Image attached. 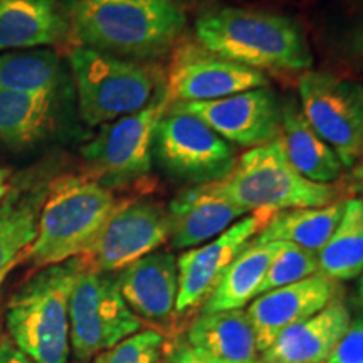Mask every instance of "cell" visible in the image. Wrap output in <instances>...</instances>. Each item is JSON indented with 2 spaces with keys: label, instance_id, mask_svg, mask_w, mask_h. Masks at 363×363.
Returning <instances> with one entry per match:
<instances>
[{
  "label": "cell",
  "instance_id": "26",
  "mask_svg": "<svg viewBox=\"0 0 363 363\" xmlns=\"http://www.w3.org/2000/svg\"><path fill=\"white\" fill-rule=\"evenodd\" d=\"M62 61L48 48L0 52V91L26 94L61 93Z\"/></svg>",
  "mask_w": 363,
  "mask_h": 363
},
{
  "label": "cell",
  "instance_id": "28",
  "mask_svg": "<svg viewBox=\"0 0 363 363\" xmlns=\"http://www.w3.org/2000/svg\"><path fill=\"white\" fill-rule=\"evenodd\" d=\"M316 272H320L316 254L294 246V244L281 242L279 251L272 259L269 269L266 272V278L262 281L259 294L298 283V281L310 278Z\"/></svg>",
  "mask_w": 363,
  "mask_h": 363
},
{
  "label": "cell",
  "instance_id": "29",
  "mask_svg": "<svg viewBox=\"0 0 363 363\" xmlns=\"http://www.w3.org/2000/svg\"><path fill=\"white\" fill-rule=\"evenodd\" d=\"M165 335L155 328H142L110 350L99 353L93 363H160Z\"/></svg>",
  "mask_w": 363,
  "mask_h": 363
},
{
  "label": "cell",
  "instance_id": "1",
  "mask_svg": "<svg viewBox=\"0 0 363 363\" xmlns=\"http://www.w3.org/2000/svg\"><path fill=\"white\" fill-rule=\"evenodd\" d=\"M69 38L81 48L145 61L179 43L187 17L175 0H61Z\"/></svg>",
  "mask_w": 363,
  "mask_h": 363
},
{
  "label": "cell",
  "instance_id": "19",
  "mask_svg": "<svg viewBox=\"0 0 363 363\" xmlns=\"http://www.w3.org/2000/svg\"><path fill=\"white\" fill-rule=\"evenodd\" d=\"M51 180L43 172L29 170L12 179L11 190L0 206V271L26 259L38 235L43 203Z\"/></svg>",
  "mask_w": 363,
  "mask_h": 363
},
{
  "label": "cell",
  "instance_id": "3",
  "mask_svg": "<svg viewBox=\"0 0 363 363\" xmlns=\"http://www.w3.org/2000/svg\"><path fill=\"white\" fill-rule=\"evenodd\" d=\"M118 206L111 189L93 175L52 179L24 261L40 269L84 256Z\"/></svg>",
  "mask_w": 363,
  "mask_h": 363
},
{
  "label": "cell",
  "instance_id": "6",
  "mask_svg": "<svg viewBox=\"0 0 363 363\" xmlns=\"http://www.w3.org/2000/svg\"><path fill=\"white\" fill-rule=\"evenodd\" d=\"M69 65L79 116L89 126H103L142 111L165 91L163 76L153 66L89 48H72Z\"/></svg>",
  "mask_w": 363,
  "mask_h": 363
},
{
  "label": "cell",
  "instance_id": "34",
  "mask_svg": "<svg viewBox=\"0 0 363 363\" xmlns=\"http://www.w3.org/2000/svg\"><path fill=\"white\" fill-rule=\"evenodd\" d=\"M353 51H355L358 56L363 57V17L360 21V26H358L355 40H353Z\"/></svg>",
  "mask_w": 363,
  "mask_h": 363
},
{
  "label": "cell",
  "instance_id": "21",
  "mask_svg": "<svg viewBox=\"0 0 363 363\" xmlns=\"http://www.w3.org/2000/svg\"><path fill=\"white\" fill-rule=\"evenodd\" d=\"M59 94H26L0 91V148L24 153L54 135Z\"/></svg>",
  "mask_w": 363,
  "mask_h": 363
},
{
  "label": "cell",
  "instance_id": "16",
  "mask_svg": "<svg viewBox=\"0 0 363 363\" xmlns=\"http://www.w3.org/2000/svg\"><path fill=\"white\" fill-rule=\"evenodd\" d=\"M116 281L130 310L165 335L179 316V267L175 254L158 249L118 272Z\"/></svg>",
  "mask_w": 363,
  "mask_h": 363
},
{
  "label": "cell",
  "instance_id": "25",
  "mask_svg": "<svg viewBox=\"0 0 363 363\" xmlns=\"http://www.w3.org/2000/svg\"><path fill=\"white\" fill-rule=\"evenodd\" d=\"M345 201L325 207L278 212L256 235L257 242H289L316 254L323 249L343 216Z\"/></svg>",
  "mask_w": 363,
  "mask_h": 363
},
{
  "label": "cell",
  "instance_id": "13",
  "mask_svg": "<svg viewBox=\"0 0 363 363\" xmlns=\"http://www.w3.org/2000/svg\"><path fill=\"white\" fill-rule=\"evenodd\" d=\"M274 214L278 212L262 211L242 217L216 239L199 247L189 249L177 257V267H179L177 315H184L206 305L230 262L264 229Z\"/></svg>",
  "mask_w": 363,
  "mask_h": 363
},
{
  "label": "cell",
  "instance_id": "35",
  "mask_svg": "<svg viewBox=\"0 0 363 363\" xmlns=\"http://www.w3.org/2000/svg\"><path fill=\"white\" fill-rule=\"evenodd\" d=\"M21 262H24V259H19V261L12 262V264H9L7 267H4V269L0 271V289H2V286H4V283H6V279L9 278V274H11V272L13 271V267L19 266Z\"/></svg>",
  "mask_w": 363,
  "mask_h": 363
},
{
  "label": "cell",
  "instance_id": "15",
  "mask_svg": "<svg viewBox=\"0 0 363 363\" xmlns=\"http://www.w3.org/2000/svg\"><path fill=\"white\" fill-rule=\"evenodd\" d=\"M338 281L316 272L298 283L254 298L246 310L257 352L264 353L279 335L320 313L338 298Z\"/></svg>",
  "mask_w": 363,
  "mask_h": 363
},
{
  "label": "cell",
  "instance_id": "18",
  "mask_svg": "<svg viewBox=\"0 0 363 363\" xmlns=\"http://www.w3.org/2000/svg\"><path fill=\"white\" fill-rule=\"evenodd\" d=\"M352 323L342 298L279 335L264 353L262 363H323Z\"/></svg>",
  "mask_w": 363,
  "mask_h": 363
},
{
  "label": "cell",
  "instance_id": "24",
  "mask_svg": "<svg viewBox=\"0 0 363 363\" xmlns=\"http://www.w3.org/2000/svg\"><path fill=\"white\" fill-rule=\"evenodd\" d=\"M279 246L281 242H257L252 239L227 267L216 291L203 305L202 313L242 310L257 298Z\"/></svg>",
  "mask_w": 363,
  "mask_h": 363
},
{
  "label": "cell",
  "instance_id": "20",
  "mask_svg": "<svg viewBox=\"0 0 363 363\" xmlns=\"http://www.w3.org/2000/svg\"><path fill=\"white\" fill-rule=\"evenodd\" d=\"M67 38L57 0H0V52L57 45Z\"/></svg>",
  "mask_w": 363,
  "mask_h": 363
},
{
  "label": "cell",
  "instance_id": "4",
  "mask_svg": "<svg viewBox=\"0 0 363 363\" xmlns=\"http://www.w3.org/2000/svg\"><path fill=\"white\" fill-rule=\"evenodd\" d=\"M83 269L81 257L40 267L9 299L6 335L35 363H69V301Z\"/></svg>",
  "mask_w": 363,
  "mask_h": 363
},
{
  "label": "cell",
  "instance_id": "10",
  "mask_svg": "<svg viewBox=\"0 0 363 363\" xmlns=\"http://www.w3.org/2000/svg\"><path fill=\"white\" fill-rule=\"evenodd\" d=\"M153 147L167 170L202 184L220 180L235 163L229 142L201 118L174 108L158 121Z\"/></svg>",
  "mask_w": 363,
  "mask_h": 363
},
{
  "label": "cell",
  "instance_id": "22",
  "mask_svg": "<svg viewBox=\"0 0 363 363\" xmlns=\"http://www.w3.org/2000/svg\"><path fill=\"white\" fill-rule=\"evenodd\" d=\"M187 343L217 363L259 360L254 331L244 310L202 313L189 328Z\"/></svg>",
  "mask_w": 363,
  "mask_h": 363
},
{
  "label": "cell",
  "instance_id": "2",
  "mask_svg": "<svg viewBox=\"0 0 363 363\" xmlns=\"http://www.w3.org/2000/svg\"><path fill=\"white\" fill-rule=\"evenodd\" d=\"M195 35L208 51L261 72H306L313 66L301 29L278 13L216 9L199 17Z\"/></svg>",
  "mask_w": 363,
  "mask_h": 363
},
{
  "label": "cell",
  "instance_id": "38",
  "mask_svg": "<svg viewBox=\"0 0 363 363\" xmlns=\"http://www.w3.org/2000/svg\"><path fill=\"white\" fill-rule=\"evenodd\" d=\"M251 363H262V362H261V358H259V360H256V362H251Z\"/></svg>",
  "mask_w": 363,
  "mask_h": 363
},
{
  "label": "cell",
  "instance_id": "30",
  "mask_svg": "<svg viewBox=\"0 0 363 363\" xmlns=\"http://www.w3.org/2000/svg\"><path fill=\"white\" fill-rule=\"evenodd\" d=\"M323 363H363V316L352 320L347 333Z\"/></svg>",
  "mask_w": 363,
  "mask_h": 363
},
{
  "label": "cell",
  "instance_id": "14",
  "mask_svg": "<svg viewBox=\"0 0 363 363\" xmlns=\"http://www.w3.org/2000/svg\"><path fill=\"white\" fill-rule=\"evenodd\" d=\"M170 108L201 118L225 142L240 147H259L279 135L281 106L267 88L249 89L214 101L177 103Z\"/></svg>",
  "mask_w": 363,
  "mask_h": 363
},
{
  "label": "cell",
  "instance_id": "8",
  "mask_svg": "<svg viewBox=\"0 0 363 363\" xmlns=\"http://www.w3.org/2000/svg\"><path fill=\"white\" fill-rule=\"evenodd\" d=\"M299 108L343 167L363 157V86L321 71H306L299 78Z\"/></svg>",
  "mask_w": 363,
  "mask_h": 363
},
{
  "label": "cell",
  "instance_id": "37",
  "mask_svg": "<svg viewBox=\"0 0 363 363\" xmlns=\"http://www.w3.org/2000/svg\"><path fill=\"white\" fill-rule=\"evenodd\" d=\"M360 190H363V167H362V172H360Z\"/></svg>",
  "mask_w": 363,
  "mask_h": 363
},
{
  "label": "cell",
  "instance_id": "9",
  "mask_svg": "<svg viewBox=\"0 0 363 363\" xmlns=\"http://www.w3.org/2000/svg\"><path fill=\"white\" fill-rule=\"evenodd\" d=\"M165 91L142 111L103 125L99 133L81 153L94 170L93 177L106 185L128 184L142 179L152 169V147L158 121L169 111Z\"/></svg>",
  "mask_w": 363,
  "mask_h": 363
},
{
  "label": "cell",
  "instance_id": "17",
  "mask_svg": "<svg viewBox=\"0 0 363 363\" xmlns=\"http://www.w3.org/2000/svg\"><path fill=\"white\" fill-rule=\"evenodd\" d=\"M246 212L227 201L214 182L180 192L169 206L170 242L175 249H194L216 239Z\"/></svg>",
  "mask_w": 363,
  "mask_h": 363
},
{
  "label": "cell",
  "instance_id": "7",
  "mask_svg": "<svg viewBox=\"0 0 363 363\" xmlns=\"http://www.w3.org/2000/svg\"><path fill=\"white\" fill-rule=\"evenodd\" d=\"M143 328L121 296L116 276L83 269L69 301V343L79 363L96 358Z\"/></svg>",
  "mask_w": 363,
  "mask_h": 363
},
{
  "label": "cell",
  "instance_id": "11",
  "mask_svg": "<svg viewBox=\"0 0 363 363\" xmlns=\"http://www.w3.org/2000/svg\"><path fill=\"white\" fill-rule=\"evenodd\" d=\"M169 239V208L150 201L120 203L81 259L86 269L113 274L158 251Z\"/></svg>",
  "mask_w": 363,
  "mask_h": 363
},
{
  "label": "cell",
  "instance_id": "32",
  "mask_svg": "<svg viewBox=\"0 0 363 363\" xmlns=\"http://www.w3.org/2000/svg\"><path fill=\"white\" fill-rule=\"evenodd\" d=\"M0 363H35L33 358L27 357L24 352L13 345L7 335L0 337Z\"/></svg>",
  "mask_w": 363,
  "mask_h": 363
},
{
  "label": "cell",
  "instance_id": "27",
  "mask_svg": "<svg viewBox=\"0 0 363 363\" xmlns=\"http://www.w3.org/2000/svg\"><path fill=\"white\" fill-rule=\"evenodd\" d=\"M318 266L320 272L338 283L363 274V199L345 201L337 229L318 252Z\"/></svg>",
  "mask_w": 363,
  "mask_h": 363
},
{
  "label": "cell",
  "instance_id": "36",
  "mask_svg": "<svg viewBox=\"0 0 363 363\" xmlns=\"http://www.w3.org/2000/svg\"><path fill=\"white\" fill-rule=\"evenodd\" d=\"M358 298H360V305L363 310V274L360 276V284H358Z\"/></svg>",
  "mask_w": 363,
  "mask_h": 363
},
{
  "label": "cell",
  "instance_id": "12",
  "mask_svg": "<svg viewBox=\"0 0 363 363\" xmlns=\"http://www.w3.org/2000/svg\"><path fill=\"white\" fill-rule=\"evenodd\" d=\"M266 86L264 72L229 61L194 40L175 45L165 76L170 104L214 101Z\"/></svg>",
  "mask_w": 363,
  "mask_h": 363
},
{
  "label": "cell",
  "instance_id": "5",
  "mask_svg": "<svg viewBox=\"0 0 363 363\" xmlns=\"http://www.w3.org/2000/svg\"><path fill=\"white\" fill-rule=\"evenodd\" d=\"M214 185L246 214L325 207L338 201V190L333 185L311 182L294 170L279 135L244 153L233 170Z\"/></svg>",
  "mask_w": 363,
  "mask_h": 363
},
{
  "label": "cell",
  "instance_id": "31",
  "mask_svg": "<svg viewBox=\"0 0 363 363\" xmlns=\"http://www.w3.org/2000/svg\"><path fill=\"white\" fill-rule=\"evenodd\" d=\"M167 363H217V362L212 360L211 357L203 355L202 352L195 350V348H192L187 343V345H180V347H177V350L170 353Z\"/></svg>",
  "mask_w": 363,
  "mask_h": 363
},
{
  "label": "cell",
  "instance_id": "23",
  "mask_svg": "<svg viewBox=\"0 0 363 363\" xmlns=\"http://www.w3.org/2000/svg\"><path fill=\"white\" fill-rule=\"evenodd\" d=\"M279 138L289 163L305 179L328 184L342 174L343 165L337 153L311 128L301 108L291 99L281 106Z\"/></svg>",
  "mask_w": 363,
  "mask_h": 363
},
{
  "label": "cell",
  "instance_id": "33",
  "mask_svg": "<svg viewBox=\"0 0 363 363\" xmlns=\"http://www.w3.org/2000/svg\"><path fill=\"white\" fill-rule=\"evenodd\" d=\"M12 179V170L9 167H0V206H2L4 199L7 197L9 190H11Z\"/></svg>",
  "mask_w": 363,
  "mask_h": 363
},
{
  "label": "cell",
  "instance_id": "39",
  "mask_svg": "<svg viewBox=\"0 0 363 363\" xmlns=\"http://www.w3.org/2000/svg\"><path fill=\"white\" fill-rule=\"evenodd\" d=\"M0 337H2V326H0Z\"/></svg>",
  "mask_w": 363,
  "mask_h": 363
}]
</instances>
